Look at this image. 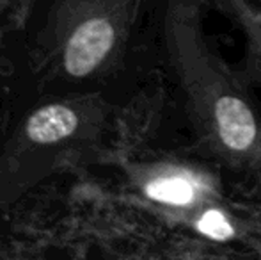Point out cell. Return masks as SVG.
Masks as SVG:
<instances>
[{
  "instance_id": "6da1fadb",
  "label": "cell",
  "mask_w": 261,
  "mask_h": 260,
  "mask_svg": "<svg viewBox=\"0 0 261 260\" xmlns=\"http://www.w3.org/2000/svg\"><path fill=\"white\" fill-rule=\"evenodd\" d=\"M107 0H48L34 18L29 68L46 94H71L101 72L117 45ZM29 18V20H31Z\"/></svg>"
},
{
  "instance_id": "277c9868",
  "label": "cell",
  "mask_w": 261,
  "mask_h": 260,
  "mask_svg": "<svg viewBox=\"0 0 261 260\" xmlns=\"http://www.w3.org/2000/svg\"><path fill=\"white\" fill-rule=\"evenodd\" d=\"M146 195L155 201L185 205L192 200L194 189L189 182L181 178H158L146 185Z\"/></svg>"
},
{
  "instance_id": "52a82bcc",
  "label": "cell",
  "mask_w": 261,
  "mask_h": 260,
  "mask_svg": "<svg viewBox=\"0 0 261 260\" xmlns=\"http://www.w3.org/2000/svg\"><path fill=\"white\" fill-rule=\"evenodd\" d=\"M0 14H2V6H0Z\"/></svg>"
},
{
  "instance_id": "3957f363",
  "label": "cell",
  "mask_w": 261,
  "mask_h": 260,
  "mask_svg": "<svg viewBox=\"0 0 261 260\" xmlns=\"http://www.w3.org/2000/svg\"><path fill=\"white\" fill-rule=\"evenodd\" d=\"M215 118L224 145L231 150H247L256 137L251 109L234 97H222L215 105Z\"/></svg>"
},
{
  "instance_id": "7a4b0ae2",
  "label": "cell",
  "mask_w": 261,
  "mask_h": 260,
  "mask_svg": "<svg viewBox=\"0 0 261 260\" xmlns=\"http://www.w3.org/2000/svg\"><path fill=\"white\" fill-rule=\"evenodd\" d=\"M91 127L87 102L71 94H48L20 120L0 146V210L68 160Z\"/></svg>"
},
{
  "instance_id": "8992f818",
  "label": "cell",
  "mask_w": 261,
  "mask_h": 260,
  "mask_svg": "<svg viewBox=\"0 0 261 260\" xmlns=\"http://www.w3.org/2000/svg\"><path fill=\"white\" fill-rule=\"evenodd\" d=\"M36 2L38 0H0V6H2V13L9 14L16 21L23 23L29 20Z\"/></svg>"
},
{
  "instance_id": "5b68a950",
  "label": "cell",
  "mask_w": 261,
  "mask_h": 260,
  "mask_svg": "<svg viewBox=\"0 0 261 260\" xmlns=\"http://www.w3.org/2000/svg\"><path fill=\"white\" fill-rule=\"evenodd\" d=\"M197 228H199L204 235L212 237V239H217V241H226L234 233L233 226L226 221L222 212H219V210H208L206 214L199 219Z\"/></svg>"
}]
</instances>
